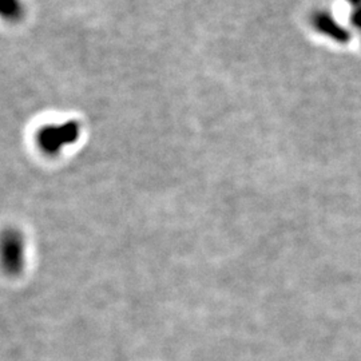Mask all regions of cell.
Here are the masks:
<instances>
[{
  "label": "cell",
  "instance_id": "cell-1",
  "mask_svg": "<svg viewBox=\"0 0 361 361\" xmlns=\"http://www.w3.org/2000/svg\"><path fill=\"white\" fill-rule=\"evenodd\" d=\"M80 128L75 121L67 122L61 126H49L40 130L39 133V145L40 147L49 153L56 154L63 146L74 143L79 137Z\"/></svg>",
  "mask_w": 361,
  "mask_h": 361
},
{
  "label": "cell",
  "instance_id": "cell-2",
  "mask_svg": "<svg viewBox=\"0 0 361 361\" xmlns=\"http://www.w3.org/2000/svg\"><path fill=\"white\" fill-rule=\"evenodd\" d=\"M1 13L4 16H15L19 10V4L18 0H1Z\"/></svg>",
  "mask_w": 361,
  "mask_h": 361
}]
</instances>
